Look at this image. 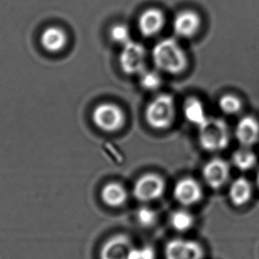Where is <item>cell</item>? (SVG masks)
Masks as SVG:
<instances>
[{"label":"cell","mask_w":259,"mask_h":259,"mask_svg":"<svg viewBox=\"0 0 259 259\" xmlns=\"http://www.w3.org/2000/svg\"><path fill=\"white\" fill-rule=\"evenodd\" d=\"M152 57L159 70L172 75L183 72L188 65L186 52L180 43L171 37L160 40L155 44Z\"/></svg>","instance_id":"obj_1"},{"label":"cell","mask_w":259,"mask_h":259,"mask_svg":"<svg viewBox=\"0 0 259 259\" xmlns=\"http://www.w3.org/2000/svg\"><path fill=\"white\" fill-rule=\"evenodd\" d=\"M198 129L199 143L202 149L208 152H219L228 147L231 139L230 129L223 119L208 117Z\"/></svg>","instance_id":"obj_2"},{"label":"cell","mask_w":259,"mask_h":259,"mask_svg":"<svg viewBox=\"0 0 259 259\" xmlns=\"http://www.w3.org/2000/svg\"><path fill=\"white\" fill-rule=\"evenodd\" d=\"M175 116V101L169 94H162L155 96L145 110L146 122L153 129H168L172 125Z\"/></svg>","instance_id":"obj_3"},{"label":"cell","mask_w":259,"mask_h":259,"mask_svg":"<svg viewBox=\"0 0 259 259\" xmlns=\"http://www.w3.org/2000/svg\"><path fill=\"white\" fill-rule=\"evenodd\" d=\"M92 118L97 128L105 133H115L125 124V114L119 106L104 102L94 108Z\"/></svg>","instance_id":"obj_4"},{"label":"cell","mask_w":259,"mask_h":259,"mask_svg":"<svg viewBox=\"0 0 259 259\" xmlns=\"http://www.w3.org/2000/svg\"><path fill=\"white\" fill-rule=\"evenodd\" d=\"M147 52L141 43L130 41L122 47L119 56V64L127 75H141L146 68Z\"/></svg>","instance_id":"obj_5"},{"label":"cell","mask_w":259,"mask_h":259,"mask_svg":"<svg viewBox=\"0 0 259 259\" xmlns=\"http://www.w3.org/2000/svg\"><path fill=\"white\" fill-rule=\"evenodd\" d=\"M165 188V182L162 177L148 173L136 180L133 193L139 202H148L161 198Z\"/></svg>","instance_id":"obj_6"},{"label":"cell","mask_w":259,"mask_h":259,"mask_svg":"<svg viewBox=\"0 0 259 259\" xmlns=\"http://www.w3.org/2000/svg\"><path fill=\"white\" fill-rule=\"evenodd\" d=\"M165 259H202L203 248L196 241L173 239L166 244Z\"/></svg>","instance_id":"obj_7"},{"label":"cell","mask_w":259,"mask_h":259,"mask_svg":"<svg viewBox=\"0 0 259 259\" xmlns=\"http://www.w3.org/2000/svg\"><path fill=\"white\" fill-rule=\"evenodd\" d=\"M134 246L132 240L123 234H116L102 245L100 259H132Z\"/></svg>","instance_id":"obj_8"},{"label":"cell","mask_w":259,"mask_h":259,"mask_svg":"<svg viewBox=\"0 0 259 259\" xmlns=\"http://www.w3.org/2000/svg\"><path fill=\"white\" fill-rule=\"evenodd\" d=\"M173 196L181 205L192 206L201 202L203 191L197 180L187 177L177 182L173 190Z\"/></svg>","instance_id":"obj_9"},{"label":"cell","mask_w":259,"mask_h":259,"mask_svg":"<svg viewBox=\"0 0 259 259\" xmlns=\"http://www.w3.org/2000/svg\"><path fill=\"white\" fill-rule=\"evenodd\" d=\"M202 177L205 183L212 189L223 187L230 178V166L221 158H213L203 166Z\"/></svg>","instance_id":"obj_10"},{"label":"cell","mask_w":259,"mask_h":259,"mask_svg":"<svg viewBox=\"0 0 259 259\" xmlns=\"http://www.w3.org/2000/svg\"><path fill=\"white\" fill-rule=\"evenodd\" d=\"M202 26V20L196 12L183 10L177 14L173 20V31L182 38L195 36Z\"/></svg>","instance_id":"obj_11"},{"label":"cell","mask_w":259,"mask_h":259,"mask_svg":"<svg viewBox=\"0 0 259 259\" xmlns=\"http://www.w3.org/2000/svg\"><path fill=\"white\" fill-rule=\"evenodd\" d=\"M165 16L158 8H148L139 17L138 27L142 36L147 37L157 35L164 27Z\"/></svg>","instance_id":"obj_12"},{"label":"cell","mask_w":259,"mask_h":259,"mask_svg":"<svg viewBox=\"0 0 259 259\" xmlns=\"http://www.w3.org/2000/svg\"><path fill=\"white\" fill-rule=\"evenodd\" d=\"M235 138L242 147L250 148L259 140V122L251 115H245L235 127Z\"/></svg>","instance_id":"obj_13"},{"label":"cell","mask_w":259,"mask_h":259,"mask_svg":"<svg viewBox=\"0 0 259 259\" xmlns=\"http://www.w3.org/2000/svg\"><path fill=\"white\" fill-rule=\"evenodd\" d=\"M40 43L45 50L49 53H59L64 49L68 44V36L57 26H51L46 29L40 36Z\"/></svg>","instance_id":"obj_14"},{"label":"cell","mask_w":259,"mask_h":259,"mask_svg":"<svg viewBox=\"0 0 259 259\" xmlns=\"http://www.w3.org/2000/svg\"><path fill=\"white\" fill-rule=\"evenodd\" d=\"M253 187L250 181L244 177H240L233 181L229 187L230 202L236 207L246 205L252 197Z\"/></svg>","instance_id":"obj_15"},{"label":"cell","mask_w":259,"mask_h":259,"mask_svg":"<svg viewBox=\"0 0 259 259\" xmlns=\"http://www.w3.org/2000/svg\"><path fill=\"white\" fill-rule=\"evenodd\" d=\"M101 195L102 202L111 208L121 207L128 200V192L125 187L118 182H110L105 185Z\"/></svg>","instance_id":"obj_16"},{"label":"cell","mask_w":259,"mask_h":259,"mask_svg":"<svg viewBox=\"0 0 259 259\" xmlns=\"http://www.w3.org/2000/svg\"><path fill=\"white\" fill-rule=\"evenodd\" d=\"M183 113L187 121L197 127L208 119L203 104L197 98H187L184 102Z\"/></svg>","instance_id":"obj_17"},{"label":"cell","mask_w":259,"mask_h":259,"mask_svg":"<svg viewBox=\"0 0 259 259\" xmlns=\"http://www.w3.org/2000/svg\"><path fill=\"white\" fill-rule=\"evenodd\" d=\"M256 161L257 158L255 153L246 147L234 151L232 156L233 164L241 171H248L253 169L256 164Z\"/></svg>","instance_id":"obj_18"},{"label":"cell","mask_w":259,"mask_h":259,"mask_svg":"<svg viewBox=\"0 0 259 259\" xmlns=\"http://www.w3.org/2000/svg\"><path fill=\"white\" fill-rule=\"evenodd\" d=\"M194 217L186 209H178L169 216V224L174 230L184 233L190 230L194 225Z\"/></svg>","instance_id":"obj_19"},{"label":"cell","mask_w":259,"mask_h":259,"mask_svg":"<svg viewBox=\"0 0 259 259\" xmlns=\"http://www.w3.org/2000/svg\"><path fill=\"white\" fill-rule=\"evenodd\" d=\"M219 107L227 115H236L242 109V102L234 94H226L220 98Z\"/></svg>","instance_id":"obj_20"},{"label":"cell","mask_w":259,"mask_h":259,"mask_svg":"<svg viewBox=\"0 0 259 259\" xmlns=\"http://www.w3.org/2000/svg\"><path fill=\"white\" fill-rule=\"evenodd\" d=\"M140 83L144 90L154 92L161 87L162 79L158 72L153 70H145L141 74Z\"/></svg>","instance_id":"obj_21"},{"label":"cell","mask_w":259,"mask_h":259,"mask_svg":"<svg viewBox=\"0 0 259 259\" xmlns=\"http://www.w3.org/2000/svg\"><path fill=\"white\" fill-rule=\"evenodd\" d=\"M158 220V215L155 209L148 206H141L136 211V220L140 226L145 228L155 226Z\"/></svg>","instance_id":"obj_22"},{"label":"cell","mask_w":259,"mask_h":259,"mask_svg":"<svg viewBox=\"0 0 259 259\" xmlns=\"http://www.w3.org/2000/svg\"><path fill=\"white\" fill-rule=\"evenodd\" d=\"M109 35L114 43L122 47L126 44L129 43L130 41H132L129 27L122 23H118L113 26L110 29Z\"/></svg>","instance_id":"obj_23"},{"label":"cell","mask_w":259,"mask_h":259,"mask_svg":"<svg viewBox=\"0 0 259 259\" xmlns=\"http://www.w3.org/2000/svg\"><path fill=\"white\" fill-rule=\"evenodd\" d=\"M137 259H155L154 248L148 247V246L138 248Z\"/></svg>","instance_id":"obj_24"},{"label":"cell","mask_w":259,"mask_h":259,"mask_svg":"<svg viewBox=\"0 0 259 259\" xmlns=\"http://www.w3.org/2000/svg\"><path fill=\"white\" fill-rule=\"evenodd\" d=\"M256 186H257L259 189V171L257 172V175H256Z\"/></svg>","instance_id":"obj_25"}]
</instances>
